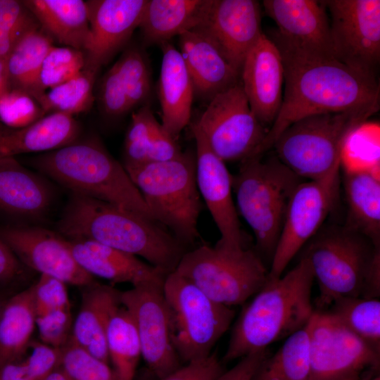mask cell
I'll return each mask as SVG.
<instances>
[{
    "label": "cell",
    "instance_id": "cell-1",
    "mask_svg": "<svg viewBox=\"0 0 380 380\" xmlns=\"http://www.w3.org/2000/svg\"><path fill=\"white\" fill-rule=\"evenodd\" d=\"M281 56L284 92L279 113L258 151L272 148L292 123L319 113L379 109L376 76L354 70L334 57L300 48L277 31L269 37Z\"/></svg>",
    "mask_w": 380,
    "mask_h": 380
},
{
    "label": "cell",
    "instance_id": "cell-2",
    "mask_svg": "<svg viewBox=\"0 0 380 380\" xmlns=\"http://www.w3.org/2000/svg\"><path fill=\"white\" fill-rule=\"evenodd\" d=\"M68 239H87L140 257L166 274L186 251L158 222L110 203L72 194L58 223Z\"/></svg>",
    "mask_w": 380,
    "mask_h": 380
},
{
    "label": "cell",
    "instance_id": "cell-3",
    "mask_svg": "<svg viewBox=\"0 0 380 380\" xmlns=\"http://www.w3.org/2000/svg\"><path fill=\"white\" fill-rule=\"evenodd\" d=\"M314 281L305 258H300L284 275L268 278L240 312L222 361L232 362L266 350L305 326L315 311L311 300Z\"/></svg>",
    "mask_w": 380,
    "mask_h": 380
},
{
    "label": "cell",
    "instance_id": "cell-4",
    "mask_svg": "<svg viewBox=\"0 0 380 380\" xmlns=\"http://www.w3.org/2000/svg\"><path fill=\"white\" fill-rule=\"evenodd\" d=\"M300 251L319 289L315 310L341 297L379 298L380 246L364 234L345 225L321 227Z\"/></svg>",
    "mask_w": 380,
    "mask_h": 380
},
{
    "label": "cell",
    "instance_id": "cell-5",
    "mask_svg": "<svg viewBox=\"0 0 380 380\" xmlns=\"http://www.w3.org/2000/svg\"><path fill=\"white\" fill-rule=\"evenodd\" d=\"M32 163L72 194L100 200L155 221L122 164L98 138L77 139L34 158Z\"/></svg>",
    "mask_w": 380,
    "mask_h": 380
},
{
    "label": "cell",
    "instance_id": "cell-6",
    "mask_svg": "<svg viewBox=\"0 0 380 380\" xmlns=\"http://www.w3.org/2000/svg\"><path fill=\"white\" fill-rule=\"evenodd\" d=\"M261 156L241 162L232 184L239 213L254 234L256 251L271 262L290 199L303 180L276 156Z\"/></svg>",
    "mask_w": 380,
    "mask_h": 380
},
{
    "label": "cell",
    "instance_id": "cell-7",
    "mask_svg": "<svg viewBox=\"0 0 380 380\" xmlns=\"http://www.w3.org/2000/svg\"><path fill=\"white\" fill-rule=\"evenodd\" d=\"M153 220L185 247L199 238L198 220L203 208L196 177V155L182 152L175 159L127 170Z\"/></svg>",
    "mask_w": 380,
    "mask_h": 380
},
{
    "label": "cell",
    "instance_id": "cell-8",
    "mask_svg": "<svg viewBox=\"0 0 380 380\" xmlns=\"http://www.w3.org/2000/svg\"><path fill=\"white\" fill-rule=\"evenodd\" d=\"M377 111L357 109L303 118L284 129L272 148L278 159L303 179H322L339 170L348 137Z\"/></svg>",
    "mask_w": 380,
    "mask_h": 380
},
{
    "label": "cell",
    "instance_id": "cell-9",
    "mask_svg": "<svg viewBox=\"0 0 380 380\" xmlns=\"http://www.w3.org/2000/svg\"><path fill=\"white\" fill-rule=\"evenodd\" d=\"M209 298L232 307L244 303L267 282L269 270L255 250L221 243L186 251L175 270Z\"/></svg>",
    "mask_w": 380,
    "mask_h": 380
},
{
    "label": "cell",
    "instance_id": "cell-10",
    "mask_svg": "<svg viewBox=\"0 0 380 380\" xmlns=\"http://www.w3.org/2000/svg\"><path fill=\"white\" fill-rule=\"evenodd\" d=\"M163 291L170 312L172 343L182 362L209 356L229 328L235 311L212 300L175 271L166 276Z\"/></svg>",
    "mask_w": 380,
    "mask_h": 380
},
{
    "label": "cell",
    "instance_id": "cell-11",
    "mask_svg": "<svg viewBox=\"0 0 380 380\" xmlns=\"http://www.w3.org/2000/svg\"><path fill=\"white\" fill-rule=\"evenodd\" d=\"M194 122L212 151L224 163L258 156L268 132L252 111L241 80L211 99Z\"/></svg>",
    "mask_w": 380,
    "mask_h": 380
},
{
    "label": "cell",
    "instance_id": "cell-12",
    "mask_svg": "<svg viewBox=\"0 0 380 380\" xmlns=\"http://www.w3.org/2000/svg\"><path fill=\"white\" fill-rule=\"evenodd\" d=\"M311 380L369 379L379 374L380 353L326 311L315 310L309 322Z\"/></svg>",
    "mask_w": 380,
    "mask_h": 380
},
{
    "label": "cell",
    "instance_id": "cell-13",
    "mask_svg": "<svg viewBox=\"0 0 380 380\" xmlns=\"http://www.w3.org/2000/svg\"><path fill=\"white\" fill-rule=\"evenodd\" d=\"M339 170L319 180L300 183L286 213L270 262L269 278L280 277L291 260L321 229L338 195Z\"/></svg>",
    "mask_w": 380,
    "mask_h": 380
},
{
    "label": "cell",
    "instance_id": "cell-14",
    "mask_svg": "<svg viewBox=\"0 0 380 380\" xmlns=\"http://www.w3.org/2000/svg\"><path fill=\"white\" fill-rule=\"evenodd\" d=\"M336 59L363 73L376 75L380 61V1L325 0Z\"/></svg>",
    "mask_w": 380,
    "mask_h": 380
},
{
    "label": "cell",
    "instance_id": "cell-15",
    "mask_svg": "<svg viewBox=\"0 0 380 380\" xmlns=\"http://www.w3.org/2000/svg\"><path fill=\"white\" fill-rule=\"evenodd\" d=\"M120 303L134 322L151 375L162 378L182 365L172 343L170 312L163 285L148 284L120 291Z\"/></svg>",
    "mask_w": 380,
    "mask_h": 380
},
{
    "label": "cell",
    "instance_id": "cell-16",
    "mask_svg": "<svg viewBox=\"0 0 380 380\" xmlns=\"http://www.w3.org/2000/svg\"><path fill=\"white\" fill-rule=\"evenodd\" d=\"M0 237L18 260L40 273L66 284L86 287L96 283L73 256L68 239L37 227H7Z\"/></svg>",
    "mask_w": 380,
    "mask_h": 380
},
{
    "label": "cell",
    "instance_id": "cell-17",
    "mask_svg": "<svg viewBox=\"0 0 380 380\" xmlns=\"http://www.w3.org/2000/svg\"><path fill=\"white\" fill-rule=\"evenodd\" d=\"M193 30L208 39L241 73L245 58L264 34L261 8L255 0H211Z\"/></svg>",
    "mask_w": 380,
    "mask_h": 380
},
{
    "label": "cell",
    "instance_id": "cell-18",
    "mask_svg": "<svg viewBox=\"0 0 380 380\" xmlns=\"http://www.w3.org/2000/svg\"><path fill=\"white\" fill-rule=\"evenodd\" d=\"M190 127L196 143L198 190L220 233L219 241L234 248L245 247L232 198V175L225 163L210 148L194 122Z\"/></svg>",
    "mask_w": 380,
    "mask_h": 380
},
{
    "label": "cell",
    "instance_id": "cell-19",
    "mask_svg": "<svg viewBox=\"0 0 380 380\" xmlns=\"http://www.w3.org/2000/svg\"><path fill=\"white\" fill-rule=\"evenodd\" d=\"M89 37L84 50V68L99 71L122 49L139 27L147 0L86 1Z\"/></svg>",
    "mask_w": 380,
    "mask_h": 380
},
{
    "label": "cell",
    "instance_id": "cell-20",
    "mask_svg": "<svg viewBox=\"0 0 380 380\" xmlns=\"http://www.w3.org/2000/svg\"><path fill=\"white\" fill-rule=\"evenodd\" d=\"M148 58L138 45H127L101 79L98 99L102 113L117 118L148 104L151 94Z\"/></svg>",
    "mask_w": 380,
    "mask_h": 380
},
{
    "label": "cell",
    "instance_id": "cell-21",
    "mask_svg": "<svg viewBox=\"0 0 380 380\" xmlns=\"http://www.w3.org/2000/svg\"><path fill=\"white\" fill-rule=\"evenodd\" d=\"M241 82L256 118L266 128L271 127L282 102L284 72L277 46L265 34L245 58Z\"/></svg>",
    "mask_w": 380,
    "mask_h": 380
},
{
    "label": "cell",
    "instance_id": "cell-22",
    "mask_svg": "<svg viewBox=\"0 0 380 380\" xmlns=\"http://www.w3.org/2000/svg\"><path fill=\"white\" fill-rule=\"evenodd\" d=\"M262 5L285 39L304 49L334 57L329 19L322 1L265 0Z\"/></svg>",
    "mask_w": 380,
    "mask_h": 380
},
{
    "label": "cell",
    "instance_id": "cell-23",
    "mask_svg": "<svg viewBox=\"0 0 380 380\" xmlns=\"http://www.w3.org/2000/svg\"><path fill=\"white\" fill-rule=\"evenodd\" d=\"M68 240L78 264L94 277L113 284L129 283L137 287L163 285L168 274L137 256L100 243L87 239Z\"/></svg>",
    "mask_w": 380,
    "mask_h": 380
},
{
    "label": "cell",
    "instance_id": "cell-24",
    "mask_svg": "<svg viewBox=\"0 0 380 380\" xmlns=\"http://www.w3.org/2000/svg\"><path fill=\"white\" fill-rule=\"evenodd\" d=\"M179 52L191 77L194 95L208 101L241 80L237 71L205 37L195 30L179 37Z\"/></svg>",
    "mask_w": 380,
    "mask_h": 380
},
{
    "label": "cell",
    "instance_id": "cell-25",
    "mask_svg": "<svg viewBox=\"0 0 380 380\" xmlns=\"http://www.w3.org/2000/svg\"><path fill=\"white\" fill-rule=\"evenodd\" d=\"M163 58L158 84L161 125L175 139L190 123L193 83L180 52L170 42L160 45Z\"/></svg>",
    "mask_w": 380,
    "mask_h": 380
},
{
    "label": "cell",
    "instance_id": "cell-26",
    "mask_svg": "<svg viewBox=\"0 0 380 380\" xmlns=\"http://www.w3.org/2000/svg\"><path fill=\"white\" fill-rule=\"evenodd\" d=\"M84 288L70 339L93 356L109 364L106 331L111 316L121 305L120 291L97 282Z\"/></svg>",
    "mask_w": 380,
    "mask_h": 380
},
{
    "label": "cell",
    "instance_id": "cell-27",
    "mask_svg": "<svg viewBox=\"0 0 380 380\" xmlns=\"http://www.w3.org/2000/svg\"><path fill=\"white\" fill-rule=\"evenodd\" d=\"M80 132L74 117L58 113L47 114L23 127H8L0 122V158L53 151L77 140Z\"/></svg>",
    "mask_w": 380,
    "mask_h": 380
},
{
    "label": "cell",
    "instance_id": "cell-28",
    "mask_svg": "<svg viewBox=\"0 0 380 380\" xmlns=\"http://www.w3.org/2000/svg\"><path fill=\"white\" fill-rule=\"evenodd\" d=\"M182 153L177 139L156 120L149 103L132 113L124 141L122 165L126 170L170 160Z\"/></svg>",
    "mask_w": 380,
    "mask_h": 380
},
{
    "label": "cell",
    "instance_id": "cell-29",
    "mask_svg": "<svg viewBox=\"0 0 380 380\" xmlns=\"http://www.w3.org/2000/svg\"><path fill=\"white\" fill-rule=\"evenodd\" d=\"M52 191L40 176L15 157L0 158V209L23 217H37L48 210Z\"/></svg>",
    "mask_w": 380,
    "mask_h": 380
},
{
    "label": "cell",
    "instance_id": "cell-30",
    "mask_svg": "<svg viewBox=\"0 0 380 380\" xmlns=\"http://www.w3.org/2000/svg\"><path fill=\"white\" fill-rule=\"evenodd\" d=\"M211 0H147L139 28L144 46L170 42L194 29Z\"/></svg>",
    "mask_w": 380,
    "mask_h": 380
},
{
    "label": "cell",
    "instance_id": "cell-31",
    "mask_svg": "<svg viewBox=\"0 0 380 380\" xmlns=\"http://www.w3.org/2000/svg\"><path fill=\"white\" fill-rule=\"evenodd\" d=\"M42 29L63 45L84 51L89 37L87 2L83 0H25Z\"/></svg>",
    "mask_w": 380,
    "mask_h": 380
},
{
    "label": "cell",
    "instance_id": "cell-32",
    "mask_svg": "<svg viewBox=\"0 0 380 380\" xmlns=\"http://www.w3.org/2000/svg\"><path fill=\"white\" fill-rule=\"evenodd\" d=\"M372 168L347 169L343 177L348 207L345 226L380 246V182Z\"/></svg>",
    "mask_w": 380,
    "mask_h": 380
},
{
    "label": "cell",
    "instance_id": "cell-33",
    "mask_svg": "<svg viewBox=\"0 0 380 380\" xmlns=\"http://www.w3.org/2000/svg\"><path fill=\"white\" fill-rule=\"evenodd\" d=\"M53 46V39L37 22L27 30L6 58L11 88L27 91L37 100L39 71Z\"/></svg>",
    "mask_w": 380,
    "mask_h": 380
},
{
    "label": "cell",
    "instance_id": "cell-34",
    "mask_svg": "<svg viewBox=\"0 0 380 380\" xmlns=\"http://www.w3.org/2000/svg\"><path fill=\"white\" fill-rule=\"evenodd\" d=\"M36 325L31 288L5 302L0 314V365L22 359Z\"/></svg>",
    "mask_w": 380,
    "mask_h": 380
},
{
    "label": "cell",
    "instance_id": "cell-35",
    "mask_svg": "<svg viewBox=\"0 0 380 380\" xmlns=\"http://www.w3.org/2000/svg\"><path fill=\"white\" fill-rule=\"evenodd\" d=\"M252 380H311L309 322L286 337L274 355L263 360Z\"/></svg>",
    "mask_w": 380,
    "mask_h": 380
},
{
    "label": "cell",
    "instance_id": "cell-36",
    "mask_svg": "<svg viewBox=\"0 0 380 380\" xmlns=\"http://www.w3.org/2000/svg\"><path fill=\"white\" fill-rule=\"evenodd\" d=\"M106 346L109 361L118 380H134L141 357V344L132 316L122 305L110 319Z\"/></svg>",
    "mask_w": 380,
    "mask_h": 380
},
{
    "label": "cell",
    "instance_id": "cell-37",
    "mask_svg": "<svg viewBox=\"0 0 380 380\" xmlns=\"http://www.w3.org/2000/svg\"><path fill=\"white\" fill-rule=\"evenodd\" d=\"M323 311L380 353V301L378 298L341 297L332 301Z\"/></svg>",
    "mask_w": 380,
    "mask_h": 380
},
{
    "label": "cell",
    "instance_id": "cell-38",
    "mask_svg": "<svg viewBox=\"0 0 380 380\" xmlns=\"http://www.w3.org/2000/svg\"><path fill=\"white\" fill-rule=\"evenodd\" d=\"M98 71L84 68L79 74L47 91L37 101L45 113L74 115L89 110L94 103V86Z\"/></svg>",
    "mask_w": 380,
    "mask_h": 380
},
{
    "label": "cell",
    "instance_id": "cell-39",
    "mask_svg": "<svg viewBox=\"0 0 380 380\" xmlns=\"http://www.w3.org/2000/svg\"><path fill=\"white\" fill-rule=\"evenodd\" d=\"M82 51L68 46H52L46 54L38 77L39 96L79 74L85 67Z\"/></svg>",
    "mask_w": 380,
    "mask_h": 380
},
{
    "label": "cell",
    "instance_id": "cell-40",
    "mask_svg": "<svg viewBox=\"0 0 380 380\" xmlns=\"http://www.w3.org/2000/svg\"><path fill=\"white\" fill-rule=\"evenodd\" d=\"M61 367L71 380H118L108 363L93 356L70 338L62 348Z\"/></svg>",
    "mask_w": 380,
    "mask_h": 380
},
{
    "label": "cell",
    "instance_id": "cell-41",
    "mask_svg": "<svg viewBox=\"0 0 380 380\" xmlns=\"http://www.w3.org/2000/svg\"><path fill=\"white\" fill-rule=\"evenodd\" d=\"M46 114L29 93L10 88L0 95V122L12 127L30 125Z\"/></svg>",
    "mask_w": 380,
    "mask_h": 380
},
{
    "label": "cell",
    "instance_id": "cell-42",
    "mask_svg": "<svg viewBox=\"0 0 380 380\" xmlns=\"http://www.w3.org/2000/svg\"><path fill=\"white\" fill-rule=\"evenodd\" d=\"M36 23L23 1L0 0V57L6 60L20 37Z\"/></svg>",
    "mask_w": 380,
    "mask_h": 380
},
{
    "label": "cell",
    "instance_id": "cell-43",
    "mask_svg": "<svg viewBox=\"0 0 380 380\" xmlns=\"http://www.w3.org/2000/svg\"><path fill=\"white\" fill-rule=\"evenodd\" d=\"M36 317L51 312L71 309L66 284L44 274L30 286Z\"/></svg>",
    "mask_w": 380,
    "mask_h": 380
},
{
    "label": "cell",
    "instance_id": "cell-44",
    "mask_svg": "<svg viewBox=\"0 0 380 380\" xmlns=\"http://www.w3.org/2000/svg\"><path fill=\"white\" fill-rule=\"evenodd\" d=\"M71 309L57 310L36 317L42 342L62 348L69 341L72 329Z\"/></svg>",
    "mask_w": 380,
    "mask_h": 380
},
{
    "label": "cell",
    "instance_id": "cell-45",
    "mask_svg": "<svg viewBox=\"0 0 380 380\" xmlns=\"http://www.w3.org/2000/svg\"><path fill=\"white\" fill-rule=\"evenodd\" d=\"M30 354L23 360L27 374L31 380H44L61 367L62 348L43 342H30Z\"/></svg>",
    "mask_w": 380,
    "mask_h": 380
},
{
    "label": "cell",
    "instance_id": "cell-46",
    "mask_svg": "<svg viewBox=\"0 0 380 380\" xmlns=\"http://www.w3.org/2000/svg\"><path fill=\"white\" fill-rule=\"evenodd\" d=\"M222 363L216 353L183 364L173 372L162 377L152 376L149 380H213L223 372Z\"/></svg>",
    "mask_w": 380,
    "mask_h": 380
},
{
    "label": "cell",
    "instance_id": "cell-47",
    "mask_svg": "<svg viewBox=\"0 0 380 380\" xmlns=\"http://www.w3.org/2000/svg\"><path fill=\"white\" fill-rule=\"evenodd\" d=\"M268 355L266 349L245 356L234 367L223 371L213 380H252L261 362Z\"/></svg>",
    "mask_w": 380,
    "mask_h": 380
},
{
    "label": "cell",
    "instance_id": "cell-48",
    "mask_svg": "<svg viewBox=\"0 0 380 380\" xmlns=\"http://www.w3.org/2000/svg\"><path fill=\"white\" fill-rule=\"evenodd\" d=\"M20 262L0 237V282L8 281L21 272Z\"/></svg>",
    "mask_w": 380,
    "mask_h": 380
},
{
    "label": "cell",
    "instance_id": "cell-49",
    "mask_svg": "<svg viewBox=\"0 0 380 380\" xmlns=\"http://www.w3.org/2000/svg\"><path fill=\"white\" fill-rule=\"evenodd\" d=\"M0 380H31L23 360H16L0 365Z\"/></svg>",
    "mask_w": 380,
    "mask_h": 380
},
{
    "label": "cell",
    "instance_id": "cell-50",
    "mask_svg": "<svg viewBox=\"0 0 380 380\" xmlns=\"http://www.w3.org/2000/svg\"><path fill=\"white\" fill-rule=\"evenodd\" d=\"M10 88L6 60L0 57V95Z\"/></svg>",
    "mask_w": 380,
    "mask_h": 380
},
{
    "label": "cell",
    "instance_id": "cell-51",
    "mask_svg": "<svg viewBox=\"0 0 380 380\" xmlns=\"http://www.w3.org/2000/svg\"><path fill=\"white\" fill-rule=\"evenodd\" d=\"M44 380H71L61 367L54 370Z\"/></svg>",
    "mask_w": 380,
    "mask_h": 380
},
{
    "label": "cell",
    "instance_id": "cell-52",
    "mask_svg": "<svg viewBox=\"0 0 380 380\" xmlns=\"http://www.w3.org/2000/svg\"><path fill=\"white\" fill-rule=\"evenodd\" d=\"M369 380H380V376H379V374L376 375V376H373L372 378L369 379Z\"/></svg>",
    "mask_w": 380,
    "mask_h": 380
},
{
    "label": "cell",
    "instance_id": "cell-53",
    "mask_svg": "<svg viewBox=\"0 0 380 380\" xmlns=\"http://www.w3.org/2000/svg\"><path fill=\"white\" fill-rule=\"evenodd\" d=\"M4 303L5 302L2 301L1 299L0 298V314H1V310L3 308Z\"/></svg>",
    "mask_w": 380,
    "mask_h": 380
},
{
    "label": "cell",
    "instance_id": "cell-54",
    "mask_svg": "<svg viewBox=\"0 0 380 380\" xmlns=\"http://www.w3.org/2000/svg\"><path fill=\"white\" fill-rule=\"evenodd\" d=\"M346 380H360V379L359 378H351V379H348Z\"/></svg>",
    "mask_w": 380,
    "mask_h": 380
}]
</instances>
